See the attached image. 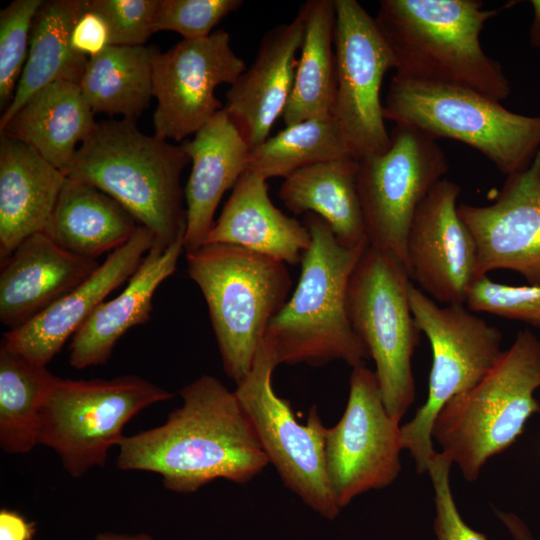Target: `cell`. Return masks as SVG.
I'll use <instances>...</instances> for the list:
<instances>
[{
	"instance_id": "7a4b0ae2",
	"label": "cell",
	"mask_w": 540,
	"mask_h": 540,
	"mask_svg": "<svg viewBox=\"0 0 540 540\" xmlns=\"http://www.w3.org/2000/svg\"><path fill=\"white\" fill-rule=\"evenodd\" d=\"M497 10L480 0H383L375 21L395 58V76L477 91L496 101L511 88L480 35Z\"/></svg>"
},
{
	"instance_id": "d4e9b609",
	"label": "cell",
	"mask_w": 540,
	"mask_h": 540,
	"mask_svg": "<svg viewBox=\"0 0 540 540\" xmlns=\"http://www.w3.org/2000/svg\"><path fill=\"white\" fill-rule=\"evenodd\" d=\"M78 84L57 81L33 94L0 128V135L33 148L65 175L96 126Z\"/></svg>"
},
{
	"instance_id": "d590c367",
	"label": "cell",
	"mask_w": 540,
	"mask_h": 540,
	"mask_svg": "<svg viewBox=\"0 0 540 540\" xmlns=\"http://www.w3.org/2000/svg\"><path fill=\"white\" fill-rule=\"evenodd\" d=\"M159 0H89L107 21L111 45L144 46L154 33Z\"/></svg>"
},
{
	"instance_id": "f546056e",
	"label": "cell",
	"mask_w": 540,
	"mask_h": 540,
	"mask_svg": "<svg viewBox=\"0 0 540 540\" xmlns=\"http://www.w3.org/2000/svg\"><path fill=\"white\" fill-rule=\"evenodd\" d=\"M157 51L155 47L110 45L89 58L79 87L93 113L136 121L153 97L152 61Z\"/></svg>"
},
{
	"instance_id": "9c48e42d",
	"label": "cell",
	"mask_w": 540,
	"mask_h": 540,
	"mask_svg": "<svg viewBox=\"0 0 540 540\" xmlns=\"http://www.w3.org/2000/svg\"><path fill=\"white\" fill-rule=\"evenodd\" d=\"M415 321L428 338L432 365L425 403L401 426L403 449L409 450L418 473H425L437 452L432 428L444 405L474 387L502 354V334L465 304L439 306L412 283L408 291Z\"/></svg>"
},
{
	"instance_id": "ffe728a7",
	"label": "cell",
	"mask_w": 540,
	"mask_h": 540,
	"mask_svg": "<svg viewBox=\"0 0 540 540\" xmlns=\"http://www.w3.org/2000/svg\"><path fill=\"white\" fill-rule=\"evenodd\" d=\"M100 266L72 254L43 232L25 239L1 263L0 321L18 328L89 278Z\"/></svg>"
},
{
	"instance_id": "4316f807",
	"label": "cell",
	"mask_w": 540,
	"mask_h": 540,
	"mask_svg": "<svg viewBox=\"0 0 540 540\" xmlns=\"http://www.w3.org/2000/svg\"><path fill=\"white\" fill-rule=\"evenodd\" d=\"M358 160L350 157L316 163L284 178L279 197L294 214L314 213L346 248L369 244L357 186Z\"/></svg>"
},
{
	"instance_id": "f1b7e54d",
	"label": "cell",
	"mask_w": 540,
	"mask_h": 540,
	"mask_svg": "<svg viewBox=\"0 0 540 540\" xmlns=\"http://www.w3.org/2000/svg\"><path fill=\"white\" fill-rule=\"evenodd\" d=\"M306 25L290 99L282 115L286 126L332 116L337 70L334 47V0H309L302 5Z\"/></svg>"
},
{
	"instance_id": "2e32d148",
	"label": "cell",
	"mask_w": 540,
	"mask_h": 540,
	"mask_svg": "<svg viewBox=\"0 0 540 540\" xmlns=\"http://www.w3.org/2000/svg\"><path fill=\"white\" fill-rule=\"evenodd\" d=\"M461 187L439 181L418 207L407 241L410 279L443 304H465L477 278L475 239L458 214Z\"/></svg>"
},
{
	"instance_id": "8fae6325",
	"label": "cell",
	"mask_w": 540,
	"mask_h": 540,
	"mask_svg": "<svg viewBox=\"0 0 540 540\" xmlns=\"http://www.w3.org/2000/svg\"><path fill=\"white\" fill-rule=\"evenodd\" d=\"M390 139L384 153L358 160L357 186L369 245L392 255L408 271L413 218L449 164L436 139L418 129L395 125Z\"/></svg>"
},
{
	"instance_id": "277c9868",
	"label": "cell",
	"mask_w": 540,
	"mask_h": 540,
	"mask_svg": "<svg viewBox=\"0 0 540 540\" xmlns=\"http://www.w3.org/2000/svg\"><path fill=\"white\" fill-rule=\"evenodd\" d=\"M190 161L182 146L147 135L132 120L97 122L79 146L66 176L119 202L168 247L186 230L181 174Z\"/></svg>"
},
{
	"instance_id": "d6986e66",
	"label": "cell",
	"mask_w": 540,
	"mask_h": 540,
	"mask_svg": "<svg viewBox=\"0 0 540 540\" xmlns=\"http://www.w3.org/2000/svg\"><path fill=\"white\" fill-rule=\"evenodd\" d=\"M301 6L288 23L274 26L260 41L252 64L230 85L224 111L250 149L264 142L290 99L305 34Z\"/></svg>"
},
{
	"instance_id": "b9f144b4",
	"label": "cell",
	"mask_w": 540,
	"mask_h": 540,
	"mask_svg": "<svg viewBox=\"0 0 540 540\" xmlns=\"http://www.w3.org/2000/svg\"><path fill=\"white\" fill-rule=\"evenodd\" d=\"M96 540H154L150 535L139 533V534H120L105 532L99 533L96 536Z\"/></svg>"
},
{
	"instance_id": "e575fe53",
	"label": "cell",
	"mask_w": 540,
	"mask_h": 540,
	"mask_svg": "<svg viewBox=\"0 0 540 540\" xmlns=\"http://www.w3.org/2000/svg\"><path fill=\"white\" fill-rule=\"evenodd\" d=\"M243 3L241 0H159L153 30L154 33L174 31L183 39L204 38Z\"/></svg>"
},
{
	"instance_id": "4fadbf2b",
	"label": "cell",
	"mask_w": 540,
	"mask_h": 540,
	"mask_svg": "<svg viewBox=\"0 0 540 540\" xmlns=\"http://www.w3.org/2000/svg\"><path fill=\"white\" fill-rule=\"evenodd\" d=\"M402 450L400 422L387 412L375 372L353 367L344 413L325 435L326 472L339 509L394 482Z\"/></svg>"
},
{
	"instance_id": "484cf974",
	"label": "cell",
	"mask_w": 540,
	"mask_h": 540,
	"mask_svg": "<svg viewBox=\"0 0 540 540\" xmlns=\"http://www.w3.org/2000/svg\"><path fill=\"white\" fill-rule=\"evenodd\" d=\"M139 225L102 190L66 177L43 233L64 250L96 260L126 244Z\"/></svg>"
},
{
	"instance_id": "5b68a950",
	"label": "cell",
	"mask_w": 540,
	"mask_h": 540,
	"mask_svg": "<svg viewBox=\"0 0 540 540\" xmlns=\"http://www.w3.org/2000/svg\"><path fill=\"white\" fill-rule=\"evenodd\" d=\"M539 387L540 340L531 330H520L482 380L444 405L432 438L464 478L475 481L485 463L511 447L540 412L534 396Z\"/></svg>"
},
{
	"instance_id": "836d02e7",
	"label": "cell",
	"mask_w": 540,
	"mask_h": 540,
	"mask_svg": "<svg viewBox=\"0 0 540 540\" xmlns=\"http://www.w3.org/2000/svg\"><path fill=\"white\" fill-rule=\"evenodd\" d=\"M465 305L483 312L540 328V286H515L480 276L471 284Z\"/></svg>"
},
{
	"instance_id": "74e56055",
	"label": "cell",
	"mask_w": 540,
	"mask_h": 540,
	"mask_svg": "<svg viewBox=\"0 0 540 540\" xmlns=\"http://www.w3.org/2000/svg\"><path fill=\"white\" fill-rule=\"evenodd\" d=\"M111 45L110 27L105 18L89 6L86 7L73 26L70 46L77 54L93 58Z\"/></svg>"
},
{
	"instance_id": "7402d4cb",
	"label": "cell",
	"mask_w": 540,
	"mask_h": 540,
	"mask_svg": "<svg viewBox=\"0 0 540 540\" xmlns=\"http://www.w3.org/2000/svg\"><path fill=\"white\" fill-rule=\"evenodd\" d=\"M183 250L184 238L168 247L153 243L125 289L101 303L71 338V367L84 369L106 363L118 340L150 319L154 294L175 272Z\"/></svg>"
},
{
	"instance_id": "60d3db41",
	"label": "cell",
	"mask_w": 540,
	"mask_h": 540,
	"mask_svg": "<svg viewBox=\"0 0 540 540\" xmlns=\"http://www.w3.org/2000/svg\"><path fill=\"white\" fill-rule=\"evenodd\" d=\"M530 3L533 10V18L529 32V41L533 47L540 49V0H532Z\"/></svg>"
},
{
	"instance_id": "ab89813d",
	"label": "cell",
	"mask_w": 540,
	"mask_h": 540,
	"mask_svg": "<svg viewBox=\"0 0 540 540\" xmlns=\"http://www.w3.org/2000/svg\"><path fill=\"white\" fill-rule=\"evenodd\" d=\"M495 514L514 540H534L523 520L514 513L496 510Z\"/></svg>"
},
{
	"instance_id": "8d00e7d4",
	"label": "cell",
	"mask_w": 540,
	"mask_h": 540,
	"mask_svg": "<svg viewBox=\"0 0 540 540\" xmlns=\"http://www.w3.org/2000/svg\"><path fill=\"white\" fill-rule=\"evenodd\" d=\"M452 461L443 453L436 452L427 472L434 489L435 518L434 533L437 540H488L472 529L461 517L450 486Z\"/></svg>"
},
{
	"instance_id": "d6a6232c",
	"label": "cell",
	"mask_w": 540,
	"mask_h": 540,
	"mask_svg": "<svg viewBox=\"0 0 540 540\" xmlns=\"http://www.w3.org/2000/svg\"><path fill=\"white\" fill-rule=\"evenodd\" d=\"M43 0H14L0 12V107L11 104L24 69L34 18Z\"/></svg>"
},
{
	"instance_id": "44dd1931",
	"label": "cell",
	"mask_w": 540,
	"mask_h": 540,
	"mask_svg": "<svg viewBox=\"0 0 540 540\" xmlns=\"http://www.w3.org/2000/svg\"><path fill=\"white\" fill-rule=\"evenodd\" d=\"M181 146L192 163L185 189L187 253L205 244L219 202L247 170L251 149L224 109Z\"/></svg>"
},
{
	"instance_id": "8992f818",
	"label": "cell",
	"mask_w": 540,
	"mask_h": 540,
	"mask_svg": "<svg viewBox=\"0 0 540 540\" xmlns=\"http://www.w3.org/2000/svg\"><path fill=\"white\" fill-rule=\"evenodd\" d=\"M186 265L208 306L224 372L238 384L288 300L290 274L281 261L229 244L187 252Z\"/></svg>"
},
{
	"instance_id": "52a82bcc",
	"label": "cell",
	"mask_w": 540,
	"mask_h": 540,
	"mask_svg": "<svg viewBox=\"0 0 540 540\" xmlns=\"http://www.w3.org/2000/svg\"><path fill=\"white\" fill-rule=\"evenodd\" d=\"M383 114L395 125L465 143L507 176L527 168L540 149V115L511 112L499 101L465 87L394 75Z\"/></svg>"
},
{
	"instance_id": "6da1fadb",
	"label": "cell",
	"mask_w": 540,
	"mask_h": 540,
	"mask_svg": "<svg viewBox=\"0 0 540 540\" xmlns=\"http://www.w3.org/2000/svg\"><path fill=\"white\" fill-rule=\"evenodd\" d=\"M179 394L182 405L165 423L123 438L119 469L157 473L184 494L216 479L245 484L264 470L268 458L234 391L201 375Z\"/></svg>"
},
{
	"instance_id": "7c38bea8",
	"label": "cell",
	"mask_w": 540,
	"mask_h": 540,
	"mask_svg": "<svg viewBox=\"0 0 540 540\" xmlns=\"http://www.w3.org/2000/svg\"><path fill=\"white\" fill-rule=\"evenodd\" d=\"M277 367L263 343L248 375L234 393L250 418L261 446L284 485L314 512L327 520L340 513L328 482L325 435L318 408L313 405L305 424L296 420L289 401L272 385Z\"/></svg>"
},
{
	"instance_id": "83f0119b",
	"label": "cell",
	"mask_w": 540,
	"mask_h": 540,
	"mask_svg": "<svg viewBox=\"0 0 540 540\" xmlns=\"http://www.w3.org/2000/svg\"><path fill=\"white\" fill-rule=\"evenodd\" d=\"M87 0L44 1L31 29L28 57L14 98L0 119L2 128L38 90L57 81L79 85L88 58L70 46L74 24L86 7Z\"/></svg>"
},
{
	"instance_id": "ba28073f",
	"label": "cell",
	"mask_w": 540,
	"mask_h": 540,
	"mask_svg": "<svg viewBox=\"0 0 540 540\" xmlns=\"http://www.w3.org/2000/svg\"><path fill=\"white\" fill-rule=\"evenodd\" d=\"M411 283L402 263L368 245L347 289L350 323L374 360L385 408L398 422L416 397L411 359L421 330L409 303Z\"/></svg>"
},
{
	"instance_id": "30bf717a",
	"label": "cell",
	"mask_w": 540,
	"mask_h": 540,
	"mask_svg": "<svg viewBox=\"0 0 540 540\" xmlns=\"http://www.w3.org/2000/svg\"><path fill=\"white\" fill-rule=\"evenodd\" d=\"M174 395L137 375L113 379L57 378L43 404L39 444L54 450L75 478L103 466L138 412Z\"/></svg>"
},
{
	"instance_id": "603a6c76",
	"label": "cell",
	"mask_w": 540,
	"mask_h": 540,
	"mask_svg": "<svg viewBox=\"0 0 540 540\" xmlns=\"http://www.w3.org/2000/svg\"><path fill=\"white\" fill-rule=\"evenodd\" d=\"M310 243L307 227L273 204L267 179L251 170L234 185L205 241L238 246L290 265L301 262Z\"/></svg>"
},
{
	"instance_id": "e0dca14e",
	"label": "cell",
	"mask_w": 540,
	"mask_h": 540,
	"mask_svg": "<svg viewBox=\"0 0 540 540\" xmlns=\"http://www.w3.org/2000/svg\"><path fill=\"white\" fill-rule=\"evenodd\" d=\"M458 214L477 246V278L494 270L540 286V149L524 170L507 176L494 203L460 204Z\"/></svg>"
},
{
	"instance_id": "5bb4252c",
	"label": "cell",
	"mask_w": 540,
	"mask_h": 540,
	"mask_svg": "<svg viewBox=\"0 0 540 540\" xmlns=\"http://www.w3.org/2000/svg\"><path fill=\"white\" fill-rule=\"evenodd\" d=\"M337 86L332 116L351 155L382 154L391 144L380 91L394 55L373 18L356 0H334Z\"/></svg>"
},
{
	"instance_id": "4dcf8cb0",
	"label": "cell",
	"mask_w": 540,
	"mask_h": 540,
	"mask_svg": "<svg viewBox=\"0 0 540 540\" xmlns=\"http://www.w3.org/2000/svg\"><path fill=\"white\" fill-rule=\"evenodd\" d=\"M58 377L46 366L0 347V447L24 454L39 444L40 416Z\"/></svg>"
},
{
	"instance_id": "ac0fdd59",
	"label": "cell",
	"mask_w": 540,
	"mask_h": 540,
	"mask_svg": "<svg viewBox=\"0 0 540 540\" xmlns=\"http://www.w3.org/2000/svg\"><path fill=\"white\" fill-rule=\"evenodd\" d=\"M154 241L153 233L139 225L89 278L24 325L4 333L1 345L46 366L106 297L131 278Z\"/></svg>"
},
{
	"instance_id": "f35d334b",
	"label": "cell",
	"mask_w": 540,
	"mask_h": 540,
	"mask_svg": "<svg viewBox=\"0 0 540 540\" xmlns=\"http://www.w3.org/2000/svg\"><path fill=\"white\" fill-rule=\"evenodd\" d=\"M35 531V523L20 513L5 508L0 511V540H31Z\"/></svg>"
},
{
	"instance_id": "9a60e30c",
	"label": "cell",
	"mask_w": 540,
	"mask_h": 540,
	"mask_svg": "<svg viewBox=\"0 0 540 540\" xmlns=\"http://www.w3.org/2000/svg\"><path fill=\"white\" fill-rule=\"evenodd\" d=\"M246 68L222 29L158 50L152 61L154 135L181 141L195 134L224 108L215 97L216 87L232 85Z\"/></svg>"
},
{
	"instance_id": "3957f363",
	"label": "cell",
	"mask_w": 540,
	"mask_h": 540,
	"mask_svg": "<svg viewBox=\"0 0 540 540\" xmlns=\"http://www.w3.org/2000/svg\"><path fill=\"white\" fill-rule=\"evenodd\" d=\"M311 243L301 259L292 296L268 325L262 341L275 364L322 366L341 360L352 368L370 358L347 312L351 274L369 245L346 248L329 224L314 213L304 216Z\"/></svg>"
},
{
	"instance_id": "1f68e13d",
	"label": "cell",
	"mask_w": 540,
	"mask_h": 540,
	"mask_svg": "<svg viewBox=\"0 0 540 540\" xmlns=\"http://www.w3.org/2000/svg\"><path fill=\"white\" fill-rule=\"evenodd\" d=\"M353 158L333 116L304 120L289 126L252 148L247 170L266 179L286 178L304 167Z\"/></svg>"
},
{
	"instance_id": "cb8c5ba5",
	"label": "cell",
	"mask_w": 540,
	"mask_h": 540,
	"mask_svg": "<svg viewBox=\"0 0 540 540\" xmlns=\"http://www.w3.org/2000/svg\"><path fill=\"white\" fill-rule=\"evenodd\" d=\"M66 175L33 148L0 138V261L43 232Z\"/></svg>"
}]
</instances>
